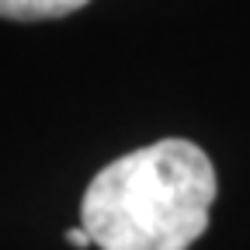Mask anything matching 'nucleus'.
Returning a JSON list of instances; mask_svg holds the SVG:
<instances>
[{
  "instance_id": "nucleus-1",
  "label": "nucleus",
  "mask_w": 250,
  "mask_h": 250,
  "mask_svg": "<svg viewBox=\"0 0 250 250\" xmlns=\"http://www.w3.org/2000/svg\"><path fill=\"white\" fill-rule=\"evenodd\" d=\"M215 202V167L191 139H160L87 184L80 226L101 250H188Z\"/></svg>"
},
{
  "instance_id": "nucleus-2",
  "label": "nucleus",
  "mask_w": 250,
  "mask_h": 250,
  "mask_svg": "<svg viewBox=\"0 0 250 250\" xmlns=\"http://www.w3.org/2000/svg\"><path fill=\"white\" fill-rule=\"evenodd\" d=\"M90 0H0V18L7 21H52L80 11Z\"/></svg>"
},
{
  "instance_id": "nucleus-3",
  "label": "nucleus",
  "mask_w": 250,
  "mask_h": 250,
  "mask_svg": "<svg viewBox=\"0 0 250 250\" xmlns=\"http://www.w3.org/2000/svg\"><path fill=\"white\" fill-rule=\"evenodd\" d=\"M66 243H70V247H77V250H87V247H94V240H90V233H87L83 226H77V229H66Z\"/></svg>"
}]
</instances>
